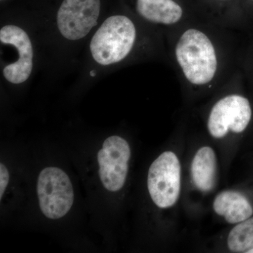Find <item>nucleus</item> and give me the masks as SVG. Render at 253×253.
<instances>
[{
  "instance_id": "obj_1",
  "label": "nucleus",
  "mask_w": 253,
  "mask_h": 253,
  "mask_svg": "<svg viewBox=\"0 0 253 253\" xmlns=\"http://www.w3.org/2000/svg\"><path fill=\"white\" fill-rule=\"evenodd\" d=\"M221 26L187 22L171 30V54L181 81L194 90L212 89L230 78L229 54Z\"/></svg>"
},
{
  "instance_id": "obj_2",
  "label": "nucleus",
  "mask_w": 253,
  "mask_h": 253,
  "mask_svg": "<svg viewBox=\"0 0 253 253\" xmlns=\"http://www.w3.org/2000/svg\"><path fill=\"white\" fill-rule=\"evenodd\" d=\"M138 41V30L124 15L110 16L91 38L93 59L101 66L121 62L132 52Z\"/></svg>"
},
{
  "instance_id": "obj_3",
  "label": "nucleus",
  "mask_w": 253,
  "mask_h": 253,
  "mask_svg": "<svg viewBox=\"0 0 253 253\" xmlns=\"http://www.w3.org/2000/svg\"><path fill=\"white\" fill-rule=\"evenodd\" d=\"M252 116V107L246 96L227 92L212 105L208 114V130L215 139H222L230 133L241 134L247 129Z\"/></svg>"
},
{
  "instance_id": "obj_4",
  "label": "nucleus",
  "mask_w": 253,
  "mask_h": 253,
  "mask_svg": "<svg viewBox=\"0 0 253 253\" xmlns=\"http://www.w3.org/2000/svg\"><path fill=\"white\" fill-rule=\"evenodd\" d=\"M148 189L151 199L160 208L172 207L181 191V165L172 151L160 155L150 166Z\"/></svg>"
},
{
  "instance_id": "obj_5",
  "label": "nucleus",
  "mask_w": 253,
  "mask_h": 253,
  "mask_svg": "<svg viewBox=\"0 0 253 253\" xmlns=\"http://www.w3.org/2000/svg\"><path fill=\"white\" fill-rule=\"evenodd\" d=\"M37 191L42 212L49 219H60L72 208V184L67 174L59 168L43 169L38 177Z\"/></svg>"
},
{
  "instance_id": "obj_6",
  "label": "nucleus",
  "mask_w": 253,
  "mask_h": 253,
  "mask_svg": "<svg viewBox=\"0 0 253 253\" xmlns=\"http://www.w3.org/2000/svg\"><path fill=\"white\" fill-rule=\"evenodd\" d=\"M100 9V0H63L56 19L60 33L68 41L84 38L97 23Z\"/></svg>"
},
{
  "instance_id": "obj_7",
  "label": "nucleus",
  "mask_w": 253,
  "mask_h": 253,
  "mask_svg": "<svg viewBox=\"0 0 253 253\" xmlns=\"http://www.w3.org/2000/svg\"><path fill=\"white\" fill-rule=\"evenodd\" d=\"M131 150L127 141L118 136L107 138L98 153L99 176L103 185L112 192L126 183Z\"/></svg>"
},
{
  "instance_id": "obj_8",
  "label": "nucleus",
  "mask_w": 253,
  "mask_h": 253,
  "mask_svg": "<svg viewBox=\"0 0 253 253\" xmlns=\"http://www.w3.org/2000/svg\"><path fill=\"white\" fill-rule=\"evenodd\" d=\"M0 41L14 46L18 54V59L3 69L5 79L15 84L24 83L31 76L33 66V48L29 36L22 28L6 25L0 30Z\"/></svg>"
},
{
  "instance_id": "obj_9",
  "label": "nucleus",
  "mask_w": 253,
  "mask_h": 253,
  "mask_svg": "<svg viewBox=\"0 0 253 253\" xmlns=\"http://www.w3.org/2000/svg\"><path fill=\"white\" fill-rule=\"evenodd\" d=\"M135 9L145 21L170 31L187 22L185 10L176 0H136Z\"/></svg>"
},
{
  "instance_id": "obj_10",
  "label": "nucleus",
  "mask_w": 253,
  "mask_h": 253,
  "mask_svg": "<svg viewBox=\"0 0 253 253\" xmlns=\"http://www.w3.org/2000/svg\"><path fill=\"white\" fill-rule=\"evenodd\" d=\"M213 209L229 224H238L252 217L253 208L249 199L236 191L219 193L213 202Z\"/></svg>"
},
{
  "instance_id": "obj_11",
  "label": "nucleus",
  "mask_w": 253,
  "mask_h": 253,
  "mask_svg": "<svg viewBox=\"0 0 253 253\" xmlns=\"http://www.w3.org/2000/svg\"><path fill=\"white\" fill-rule=\"evenodd\" d=\"M191 174L195 186L203 192L214 189L217 181V162L212 148L204 146L195 155L191 166Z\"/></svg>"
},
{
  "instance_id": "obj_12",
  "label": "nucleus",
  "mask_w": 253,
  "mask_h": 253,
  "mask_svg": "<svg viewBox=\"0 0 253 253\" xmlns=\"http://www.w3.org/2000/svg\"><path fill=\"white\" fill-rule=\"evenodd\" d=\"M227 245L231 252L247 253L253 248V217L238 223L228 236Z\"/></svg>"
},
{
  "instance_id": "obj_13",
  "label": "nucleus",
  "mask_w": 253,
  "mask_h": 253,
  "mask_svg": "<svg viewBox=\"0 0 253 253\" xmlns=\"http://www.w3.org/2000/svg\"><path fill=\"white\" fill-rule=\"evenodd\" d=\"M9 176L7 169L1 163L0 165V199H1L4 194L6 186L9 183Z\"/></svg>"
},
{
  "instance_id": "obj_14",
  "label": "nucleus",
  "mask_w": 253,
  "mask_h": 253,
  "mask_svg": "<svg viewBox=\"0 0 253 253\" xmlns=\"http://www.w3.org/2000/svg\"><path fill=\"white\" fill-rule=\"evenodd\" d=\"M246 253H253V249H250L249 251H248Z\"/></svg>"
},
{
  "instance_id": "obj_15",
  "label": "nucleus",
  "mask_w": 253,
  "mask_h": 253,
  "mask_svg": "<svg viewBox=\"0 0 253 253\" xmlns=\"http://www.w3.org/2000/svg\"><path fill=\"white\" fill-rule=\"evenodd\" d=\"M218 1H230V0H218Z\"/></svg>"
},
{
  "instance_id": "obj_16",
  "label": "nucleus",
  "mask_w": 253,
  "mask_h": 253,
  "mask_svg": "<svg viewBox=\"0 0 253 253\" xmlns=\"http://www.w3.org/2000/svg\"><path fill=\"white\" fill-rule=\"evenodd\" d=\"M1 1H2V0H1Z\"/></svg>"
}]
</instances>
